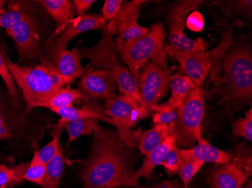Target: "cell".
<instances>
[{"label":"cell","instance_id":"34","mask_svg":"<svg viewBox=\"0 0 252 188\" xmlns=\"http://www.w3.org/2000/svg\"><path fill=\"white\" fill-rule=\"evenodd\" d=\"M182 162L183 161L181 159V155H180L179 148L175 145L168 153L165 161L162 162V166L165 169L167 175L168 176H172L179 172Z\"/></svg>","mask_w":252,"mask_h":188},{"label":"cell","instance_id":"6","mask_svg":"<svg viewBox=\"0 0 252 188\" xmlns=\"http://www.w3.org/2000/svg\"><path fill=\"white\" fill-rule=\"evenodd\" d=\"M205 114V93L203 88L194 87L189 90L178 109V119L174 135L179 149L192 148L202 135V123Z\"/></svg>","mask_w":252,"mask_h":188},{"label":"cell","instance_id":"27","mask_svg":"<svg viewBox=\"0 0 252 188\" xmlns=\"http://www.w3.org/2000/svg\"><path fill=\"white\" fill-rule=\"evenodd\" d=\"M30 162H24L15 167H8L4 164L0 165V188H10L21 184Z\"/></svg>","mask_w":252,"mask_h":188},{"label":"cell","instance_id":"25","mask_svg":"<svg viewBox=\"0 0 252 188\" xmlns=\"http://www.w3.org/2000/svg\"><path fill=\"white\" fill-rule=\"evenodd\" d=\"M98 121L94 117H83L66 123L64 129L69 135L66 146L75 142L79 137L93 134L99 126Z\"/></svg>","mask_w":252,"mask_h":188},{"label":"cell","instance_id":"32","mask_svg":"<svg viewBox=\"0 0 252 188\" xmlns=\"http://www.w3.org/2000/svg\"><path fill=\"white\" fill-rule=\"evenodd\" d=\"M28 13L25 9L20 7L18 4L11 5L5 13L0 15V27L8 30L13 27L14 25L21 21Z\"/></svg>","mask_w":252,"mask_h":188},{"label":"cell","instance_id":"3","mask_svg":"<svg viewBox=\"0 0 252 188\" xmlns=\"http://www.w3.org/2000/svg\"><path fill=\"white\" fill-rule=\"evenodd\" d=\"M165 30L162 23H156L145 36L131 41L117 38L116 49L123 63L127 65L131 74L138 79L141 69L150 60L158 66L167 67Z\"/></svg>","mask_w":252,"mask_h":188},{"label":"cell","instance_id":"28","mask_svg":"<svg viewBox=\"0 0 252 188\" xmlns=\"http://www.w3.org/2000/svg\"><path fill=\"white\" fill-rule=\"evenodd\" d=\"M64 127L59 123H57L52 129L51 135L52 138L51 142L45 145L40 151L38 152L39 160L44 163L47 164L55 155L59 152L60 145V138Z\"/></svg>","mask_w":252,"mask_h":188},{"label":"cell","instance_id":"39","mask_svg":"<svg viewBox=\"0 0 252 188\" xmlns=\"http://www.w3.org/2000/svg\"><path fill=\"white\" fill-rule=\"evenodd\" d=\"M140 188H184V187H183V183H181L179 179H173V180L164 181L147 188L141 186Z\"/></svg>","mask_w":252,"mask_h":188},{"label":"cell","instance_id":"2","mask_svg":"<svg viewBox=\"0 0 252 188\" xmlns=\"http://www.w3.org/2000/svg\"><path fill=\"white\" fill-rule=\"evenodd\" d=\"M7 66L13 76L15 84L22 92L26 103V114L71 83L73 79L62 76L50 63H43L34 67L21 66L13 63L2 49Z\"/></svg>","mask_w":252,"mask_h":188},{"label":"cell","instance_id":"18","mask_svg":"<svg viewBox=\"0 0 252 188\" xmlns=\"http://www.w3.org/2000/svg\"><path fill=\"white\" fill-rule=\"evenodd\" d=\"M49 15L57 23L54 36L63 32L70 23L77 17L76 11L70 0H42L39 1Z\"/></svg>","mask_w":252,"mask_h":188},{"label":"cell","instance_id":"22","mask_svg":"<svg viewBox=\"0 0 252 188\" xmlns=\"http://www.w3.org/2000/svg\"><path fill=\"white\" fill-rule=\"evenodd\" d=\"M64 150L60 143L59 152L47 163L45 177L41 184L42 188H59L64 169Z\"/></svg>","mask_w":252,"mask_h":188},{"label":"cell","instance_id":"1","mask_svg":"<svg viewBox=\"0 0 252 188\" xmlns=\"http://www.w3.org/2000/svg\"><path fill=\"white\" fill-rule=\"evenodd\" d=\"M92 149L83 162L80 179L85 188H141L134 179L137 154L118 131L100 127L93 134Z\"/></svg>","mask_w":252,"mask_h":188},{"label":"cell","instance_id":"42","mask_svg":"<svg viewBox=\"0 0 252 188\" xmlns=\"http://www.w3.org/2000/svg\"><path fill=\"white\" fill-rule=\"evenodd\" d=\"M122 188H129V187H123Z\"/></svg>","mask_w":252,"mask_h":188},{"label":"cell","instance_id":"13","mask_svg":"<svg viewBox=\"0 0 252 188\" xmlns=\"http://www.w3.org/2000/svg\"><path fill=\"white\" fill-rule=\"evenodd\" d=\"M198 145L188 149H179L183 161H197L223 165L231 159V154L216 148L204 138L202 135L198 138Z\"/></svg>","mask_w":252,"mask_h":188},{"label":"cell","instance_id":"17","mask_svg":"<svg viewBox=\"0 0 252 188\" xmlns=\"http://www.w3.org/2000/svg\"><path fill=\"white\" fill-rule=\"evenodd\" d=\"M55 64L52 65L59 74L69 79H75L80 77L85 72L81 64V55L79 49L71 51L67 49L54 52Z\"/></svg>","mask_w":252,"mask_h":188},{"label":"cell","instance_id":"19","mask_svg":"<svg viewBox=\"0 0 252 188\" xmlns=\"http://www.w3.org/2000/svg\"><path fill=\"white\" fill-rule=\"evenodd\" d=\"M137 147L141 155L146 156L157 146L162 144L168 138L170 134L169 127L165 124H155L151 130L147 131H135Z\"/></svg>","mask_w":252,"mask_h":188},{"label":"cell","instance_id":"37","mask_svg":"<svg viewBox=\"0 0 252 188\" xmlns=\"http://www.w3.org/2000/svg\"><path fill=\"white\" fill-rule=\"evenodd\" d=\"M204 22L203 17L199 13V11H193L192 13L189 14L186 21L185 25H187L190 30L194 32H200L203 29Z\"/></svg>","mask_w":252,"mask_h":188},{"label":"cell","instance_id":"30","mask_svg":"<svg viewBox=\"0 0 252 188\" xmlns=\"http://www.w3.org/2000/svg\"><path fill=\"white\" fill-rule=\"evenodd\" d=\"M0 76L2 78L5 86H6L8 94H9L10 97L12 100V103H13L15 107H18V100L19 99H18L16 84H15L13 76L10 73L9 69H8V66H7L5 56H4L1 49H0Z\"/></svg>","mask_w":252,"mask_h":188},{"label":"cell","instance_id":"23","mask_svg":"<svg viewBox=\"0 0 252 188\" xmlns=\"http://www.w3.org/2000/svg\"><path fill=\"white\" fill-rule=\"evenodd\" d=\"M170 87L171 89V95L167 103L172 109L178 110L181 107L188 92L196 86L188 76L177 74L171 77Z\"/></svg>","mask_w":252,"mask_h":188},{"label":"cell","instance_id":"20","mask_svg":"<svg viewBox=\"0 0 252 188\" xmlns=\"http://www.w3.org/2000/svg\"><path fill=\"white\" fill-rule=\"evenodd\" d=\"M50 111L56 113L60 116L61 118L58 123L65 127L66 123L69 121L80 119L83 117H94L98 121H104L110 124L111 118L102 114V111L93 107H83L82 108H76L73 106L70 107H59V108H51Z\"/></svg>","mask_w":252,"mask_h":188},{"label":"cell","instance_id":"15","mask_svg":"<svg viewBox=\"0 0 252 188\" xmlns=\"http://www.w3.org/2000/svg\"><path fill=\"white\" fill-rule=\"evenodd\" d=\"M145 2L144 0H133L122 5L117 16L112 21H109L106 28L107 33L111 36L114 35L119 36L130 26L137 24L141 6Z\"/></svg>","mask_w":252,"mask_h":188},{"label":"cell","instance_id":"12","mask_svg":"<svg viewBox=\"0 0 252 188\" xmlns=\"http://www.w3.org/2000/svg\"><path fill=\"white\" fill-rule=\"evenodd\" d=\"M107 28L106 21L100 15H85L77 16L57 39L54 46V52L67 49V45L73 38L83 32L94 29L104 30Z\"/></svg>","mask_w":252,"mask_h":188},{"label":"cell","instance_id":"8","mask_svg":"<svg viewBox=\"0 0 252 188\" xmlns=\"http://www.w3.org/2000/svg\"><path fill=\"white\" fill-rule=\"evenodd\" d=\"M205 3L199 0H182L175 4L168 16L170 46L177 50H206L209 43L201 38L191 39L185 34V21L191 11Z\"/></svg>","mask_w":252,"mask_h":188},{"label":"cell","instance_id":"29","mask_svg":"<svg viewBox=\"0 0 252 188\" xmlns=\"http://www.w3.org/2000/svg\"><path fill=\"white\" fill-rule=\"evenodd\" d=\"M38 152L39 151L36 148L34 151L33 157L31 161H30L29 166L24 175V179L32 183L41 185L45 177L47 164L44 163L39 160Z\"/></svg>","mask_w":252,"mask_h":188},{"label":"cell","instance_id":"9","mask_svg":"<svg viewBox=\"0 0 252 188\" xmlns=\"http://www.w3.org/2000/svg\"><path fill=\"white\" fill-rule=\"evenodd\" d=\"M6 34L13 39L21 61H32L39 57L41 52L39 26L28 12L13 27L6 30Z\"/></svg>","mask_w":252,"mask_h":188},{"label":"cell","instance_id":"14","mask_svg":"<svg viewBox=\"0 0 252 188\" xmlns=\"http://www.w3.org/2000/svg\"><path fill=\"white\" fill-rule=\"evenodd\" d=\"M247 180V176L230 161L213 169L209 178L212 188H243Z\"/></svg>","mask_w":252,"mask_h":188},{"label":"cell","instance_id":"7","mask_svg":"<svg viewBox=\"0 0 252 188\" xmlns=\"http://www.w3.org/2000/svg\"><path fill=\"white\" fill-rule=\"evenodd\" d=\"M171 77V69L153 62L141 69L137 81L142 100L141 111L144 118L153 112V108L166 95Z\"/></svg>","mask_w":252,"mask_h":188},{"label":"cell","instance_id":"36","mask_svg":"<svg viewBox=\"0 0 252 188\" xmlns=\"http://www.w3.org/2000/svg\"><path fill=\"white\" fill-rule=\"evenodd\" d=\"M123 2L122 0H106L101 10L103 18L106 22L112 21L117 16L123 5Z\"/></svg>","mask_w":252,"mask_h":188},{"label":"cell","instance_id":"24","mask_svg":"<svg viewBox=\"0 0 252 188\" xmlns=\"http://www.w3.org/2000/svg\"><path fill=\"white\" fill-rule=\"evenodd\" d=\"M79 100H86L81 90L71 87H63L55 93L52 97L39 106L41 108L50 110L52 108L70 107L73 103Z\"/></svg>","mask_w":252,"mask_h":188},{"label":"cell","instance_id":"10","mask_svg":"<svg viewBox=\"0 0 252 188\" xmlns=\"http://www.w3.org/2000/svg\"><path fill=\"white\" fill-rule=\"evenodd\" d=\"M167 54L175 58L180 63L182 71L196 87L203 88L204 83L212 69L210 52L207 50L181 51L165 45Z\"/></svg>","mask_w":252,"mask_h":188},{"label":"cell","instance_id":"33","mask_svg":"<svg viewBox=\"0 0 252 188\" xmlns=\"http://www.w3.org/2000/svg\"><path fill=\"white\" fill-rule=\"evenodd\" d=\"M204 164L203 162L197 161H183L178 173L180 174L184 188H189L191 181L202 169Z\"/></svg>","mask_w":252,"mask_h":188},{"label":"cell","instance_id":"40","mask_svg":"<svg viewBox=\"0 0 252 188\" xmlns=\"http://www.w3.org/2000/svg\"><path fill=\"white\" fill-rule=\"evenodd\" d=\"M5 4H6V1L5 0H0V15L5 13L7 11V8H5Z\"/></svg>","mask_w":252,"mask_h":188},{"label":"cell","instance_id":"4","mask_svg":"<svg viewBox=\"0 0 252 188\" xmlns=\"http://www.w3.org/2000/svg\"><path fill=\"white\" fill-rule=\"evenodd\" d=\"M115 50L116 44L106 29L103 30L101 39L97 45L91 48L79 49L81 57L86 58L90 62L92 69L110 70L115 76L121 94L129 96L142 105L137 80L128 68L119 63Z\"/></svg>","mask_w":252,"mask_h":188},{"label":"cell","instance_id":"35","mask_svg":"<svg viewBox=\"0 0 252 188\" xmlns=\"http://www.w3.org/2000/svg\"><path fill=\"white\" fill-rule=\"evenodd\" d=\"M178 119V110L157 112L153 114V121L155 124H165L169 127L170 134L174 135L175 124Z\"/></svg>","mask_w":252,"mask_h":188},{"label":"cell","instance_id":"5","mask_svg":"<svg viewBox=\"0 0 252 188\" xmlns=\"http://www.w3.org/2000/svg\"><path fill=\"white\" fill-rule=\"evenodd\" d=\"M220 63L223 77L219 87L235 100L250 102L252 97V52L247 45H239L226 52Z\"/></svg>","mask_w":252,"mask_h":188},{"label":"cell","instance_id":"31","mask_svg":"<svg viewBox=\"0 0 252 188\" xmlns=\"http://www.w3.org/2000/svg\"><path fill=\"white\" fill-rule=\"evenodd\" d=\"M233 131L232 135L234 138L244 137L246 140L252 141V108L246 111V115L243 118H239L232 124Z\"/></svg>","mask_w":252,"mask_h":188},{"label":"cell","instance_id":"16","mask_svg":"<svg viewBox=\"0 0 252 188\" xmlns=\"http://www.w3.org/2000/svg\"><path fill=\"white\" fill-rule=\"evenodd\" d=\"M176 145L175 135H171L146 155L142 166L134 172V179L139 182V179L144 178L147 182L152 179L153 172L157 166L162 165L170 150Z\"/></svg>","mask_w":252,"mask_h":188},{"label":"cell","instance_id":"11","mask_svg":"<svg viewBox=\"0 0 252 188\" xmlns=\"http://www.w3.org/2000/svg\"><path fill=\"white\" fill-rule=\"evenodd\" d=\"M78 87L86 100L94 99L107 101L117 95L118 85L115 76L110 70L100 69L83 75Z\"/></svg>","mask_w":252,"mask_h":188},{"label":"cell","instance_id":"21","mask_svg":"<svg viewBox=\"0 0 252 188\" xmlns=\"http://www.w3.org/2000/svg\"><path fill=\"white\" fill-rule=\"evenodd\" d=\"M25 121L21 117H14L0 100V141H10L22 133Z\"/></svg>","mask_w":252,"mask_h":188},{"label":"cell","instance_id":"41","mask_svg":"<svg viewBox=\"0 0 252 188\" xmlns=\"http://www.w3.org/2000/svg\"><path fill=\"white\" fill-rule=\"evenodd\" d=\"M247 183H245L244 186H243V188H252V183L251 181H247Z\"/></svg>","mask_w":252,"mask_h":188},{"label":"cell","instance_id":"38","mask_svg":"<svg viewBox=\"0 0 252 188\" xmlns=\"http://www.w3.org/2000/svg\"><path fill=\"white\" fill-rule=\"evenodd\" d=\"M94 2H95L94 0H73L72 4L77 16H80L85 15Z\"/></svg>","mask_w":252,"mask_h":188},{"label":"cell","instance_id":"26","mask_svg":"<svg viewBox=\"0 0 252 188\" xmlns=\"http://www.w3.org/2000/svg\"><path fill=\"white\" fill-rule=\"evenodd\" d=\"M232 42V27L228 29L227 32L224 35L223 41L218 48L211 51L210 56L212 59V73H211L210 82L215 83V88L219 87L221 80V76L219 74L220 71V60L223 56L225 51L228 49Z\"/></svg>","mask_w":252,"mask_h":188}]
</instances>
